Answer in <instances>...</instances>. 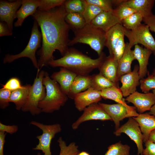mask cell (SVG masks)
Returning <instances> with one entry per match:
<instances>
[{
	"label": "cell",
	"instance_id": "obj_24",
	"mask_svg": "<svg viewBox=\"0 0 155 155\" xmlns=\"http://www.w3.org/2000/svg\"><path fill=\"white\" fill-rule=\"evenodd\" d=\"M154 0H124V3L134 9L144 18L153 14L152 10L154 5Z\"/></svg>",
	"mask_w": 155,
	"mask_h": 155
},
{
	"label": "cell",
	"instance_id": "obj_6",
	"mask_svg": "<svg viewBox=\"0 0 155 155\" xmlns=\"http://www.w3.org/2000/svg\"><path fill=\"white\" fill-rule=\"evenodd\" d=\"M45 71L38 69L36 77L31 85L26 102L21 110L29 112L33 116L39 115L42 112L38 104L44 98L45 88L43 84Z\"/></svg>",
	"mask_w": 155,
	"mask_h": 155
},
{
	"label": "cell",
	"instance_id": "obj_29",
	"mask_svg": "<svg viewBox=\"0 0 155 155\" xmlns=\"http://www.w3.org/2000/svg\"><path fill=\"white\" fill-rule=\"evenodd\" d=\"M65 20L69 25L70 28L72 29L73 31L80 29L86 24L82 14L80 13H66Z\"/></svg>",
	"mask_w": 155,
	"mask_h": 155
},
{
	"label": "cell",
	"instance_id": "obj_34",
	"mask_svg": "<svg viewBox=\"0 0 155 155\" xmlns=\"http://www.w3.org/2000/svg\"><path fill=\"white\" fill-rule=\"evenodd\" d=\"M86 4L82 15L86 24H90L92 21L103 11L96 5L86 3Z\"/></svg>",
	"mask_w": 155,
	"mask_h": 155
},
{
	"label": "cell",
	"instance_id": "obj_38",
	"mask_svg": "<svg viewBox=\"0 0 155 155\" xmlns=\"http://www.w3.org/2000/svg\"><path fill=\"white\" fill-rule=\"evenodd\" d=\"M88 4L96 5L103 11H113V6L114 5L113 0H85Z\"/></svg>",
	"mask_w": 155,
	"mask_h": 155
},
{
	"label": "cell",
	"instance_id": "obj_50",
	"mask_svg": "<svg viewBox=\"0 0 155 155\" xmlns=\"http://www.w3.org/2000/svg\"><path fill=\"white\" fill-rule=\"evenodd\" d=\"M152 74H154V75H155V69L153 71Z\"/></svg>",
	"mask_w": 155,
	"mask_h": 155
},
{
	"label": "cell",
	"instance_id": "obj_47",
	"mask_svg": "<svg viewBox=\"0 0 155 155\" xmlns=\"http://www.w3.org/2000/svg\"><path fill=\"white\" fill-rule=\"evenodd\" d=\"M148 140L155 143V129L152 131L150 133Z\"/></svg>",
	"mask_w": 155,
	"mask_h": 155
},
{
	"label": "cell",
	"instance_id": "obj_33",
	"mask_svg": "<svg viewBox=\"0 0 155 155\" xmlns=\"http://www.w3.org/2000/svg\"><path fill=\"white\" fill-rule=\"evenodd\" d=\"M130 147L120 141L110 145L104 155H129Z\"/></svg>",
	"mask_w": 155,
	"mask_h": 155
},
{
	"label": "cell",
	"instance_id": "obj_32",
	"mask_svg": "<svg viewBox=\"0 0 155 155\" xmlns=\"http://www.w3.org/2000/svg\"><path fill=\"white\" fill-rule=\"evenodd\" d=\"M57 141L60 148L59 155H77L79 153L78 147L75 142L67 146L62 137H60Z\"/></svg>",
	"mask_w": 155,
	"mask_h": 155
},
{
	"label": "cell",
	"instance_id": "obj_22",
	"mask_svg": "<svg viewBox=\"0 0 155 155\" xmlns=\"http://www.w3.org/2000/svg\"><path fill=\"white\" fill-rule=\"evenodd\" d=\"M125 30L121 24H118L106 32L105 46L108 49L109 55H113L119 39L125 35Z\"/></svg>",
	"mask_w": 155,
	"mask_h": 155
},
{
	"label": "cell",
	"instance_id": "obj_21",
	"mask_svg": "<svg viewBox=\"0 0 155 155\" xmlns=\"http://www.w3.org/2000/svg\"><path fill=\"white\" fill-rule=\"evenodd\" d=\"M138 123L143 136V142L148 140L150 133L155 129V116L149 113H140L133 117Z\"/></svg>",
	"mask_w": 155,
	"mask_h": 155
},
{
	"label": "cell",
	"instance_id": "obj_27",
	"mask_svg": "<svg viewBox=\"0 0 155 155\" xmlns=\"http://www.w3.org/2000/svg\"><path fill=\"white\" fill-rule=\"evenodd\" d=\"M102 98L112 100L117 103L121 104L127 107L133 109L135 107L128 105L123 98V95L120 89L116 86H113L101 91Z\"/></svg>",
	"mask_w": 155,
	"mask_h": 155
},
{
	"label": "cell",
	"instance_id": "obj_1",
	"mask_svg": "<svg viewBox=\"0 0 155 155\" xmlns=\"http://www.w3.org/2000/svg\"><path fill=\"white\" fill-rule=\"evenodd\" d=\"M63 5L49 11L37 9L32 15L40 28L42 35V46L37 53L40 56L38 69L40 70L54 59L53 53L55 50L63 56L69 49L70 28L65 20L66 13Z\"/></svg>",
	"mask_w": 155,
	"mask_h": 155
},
{
	"label": "cell",
	"instance_id": "obj_37",
	"mask_svg": "<svg viewBox=\"0 0 155 155\" xmlns=\"http://www.w3.org/2000/svg\"><path fill=\"white\" fill-rule=\"evenodd\" d=\"M65 0H39L40 3L38 10L49 11L56 7L63 5Z\"/></svg>",
	"mask_w": 155,
	"mask_h": 155
},
{
	"label": "cell",
	"instance_id": "obj_7",
	"mask_svg": "<svg viewBox=\"0 0 155 155\" xmlns=\"http://www.w3.org/2000/svg\"><path fill=\"white\" fill-rule=\"evenodd\" d=\"M30 123L38 127L42 131L41 135L36 137L39 142L32 150H41L44 155H52L50 148L51 141L56 134L61 131V125L58 123L46 125L35 121H32Z\"/></svg>",
	"mask_w": 155,
	"mask_h": 155
},
{
	"label": "cell",
	"instance_id": "obj_12",
	"mask_svg": "<svg viewBox=\"0 0 155 155\" xmlns=\"http://www.w3.org/2000/svg\"><path fill=\"white\" fill-rule=\"evenodd\" d=\"M131 103L140 113L150 111L155 104V94L149 92L142 93L137 91L130 94L125 99Z\"/></svg>",
	"mask_w": 155,
	"mask_h": 155
},
{
	"label": "cell",
	"instance_id": "obj_14",
	"mask_svg": "<svg viewBox=\"0 0 155 155\" xmlns=\"http://www.w3.org/2000/svg\"><path fill=\"white\" fill-rule=\"evenodd\" d=\"M102 98L101 91L90 87L85 91L77 94L73 100L76 108L81 111L91 104L98 103Z\"/></svg>",
	"mask_w": 155,
	"mask_h": 155
},
{
	"label": "cell",
	"instance_id": "obj_46",
	"mask_svg": "<svg viewBox=\"0 0 155 155\" xmlns=\"http://www.w3.org/2000/svg\"><path fill=\"white\" fill-rule=\"evenodd\" d=\"M7 133L0 131V155H4L3 150Z\"/></svg>",
	"mask_w": 155,
	"mask_h": 155
},
{
	"label": "cell",
	"instance_id": "obj_16",
	"mask_svg": "<svg viewBox=\"0 0 155 155\" xmlns=\"http://www.w3.org/2000/svg\"><path fill=\"white\" fill-rule=\"evenodd\" d=\"M90 24L106 32L117 24H122V22L115 15L113 11H103L92 21Z\"/></svg>",
	"mask_w": 155,
	"mask_h": 155
},
{
	"label": "cell",
	"instance_id": "obj_8",
	"mask_svg": "<svg viewBox=\"0 0 155 155\" xmlns=\"http://www.w3.org/2000/svg\"><path fill=\"white\" fill-rule=\"evenodd\" d=\"M125 36L127 37L129 40L128 43L132 47L141 44L151 50L155 55V41L147 25L142 24L131 30L126 29Z\"/></svg>",
	"mask_w": 155,
	"mask_h": 155
},
{
	"label": "cell",
	"instance_id": "obj_31",
	"mask_svg": "<svg viewBox=\"0 0 155 155\" xmlns=\"http://www.w3.org/2000/svg\"><path fill=\"white\" fill-rule=\"evenodd\" d=\"M144 17L137 12L135 13L123 20L122 24L126 29L131 30L134 29L142 24Z\"/></svg>",
	"mask_w": 155,
	"mask_h": 155
},
{
	"label": "cell",
	"instance_id": "obj_39",
	"mask_svg": "<svg viewBox=\"0 0 155 155\" xmlns=\"http://www.w3.org/2000/svg\"><path fill=\"white\" fill-rule=\"evenodd\" d=\"M124 36L123 35L120 38L112 55L118 62L122 57L125 48L126 43L124 41Z\"/></svg>",
	"mask_w": 155,
	"mask_h": 155
},
{
	"label": "cell",
	"instance_id": "obj_30",
	"mask_svg": "<svg viewBox=\"0 0 155 155\" xmlns=\"http://www.w3.org/2000/svg\"><path fill=\"white\" fill-rule=\"evenodd\" d=\"M86 4L85 0H69L66 1L63 6L66 13H75L82 14Z\"/></svg>",
	"mask_w": 155,
	"mask_h": 155
},
{
	"label": "cell",
	"instance_id": "obj_36",
	"mask_svg": "<svg viewBox=\"0 0 155 155\" xmlns=\"http://www.w3.org/2000/svg\"><path fill=\"white\" fill-rule=\"evenodd\" d=\"M146 78L141 79L140 81V88L142 92L145 93L149 92L151 90H155V75L153 74H148Z\"/></svg>",
	"mask_w": 155,
	"mask_h": 155
},
{
	"label": "cell",
	"instance_id": "obj_25",
	"mask_svg": "<svg viewBox=\"0 0 155 155\" xmlns=\"http://www.w3.org/2000/svg\"><path fill=\"white\" fill-rule=\"evenodd\" d=\"M91 75H77L74 80L67 96L73 99L77 94L87 90L91 86Z\"/></svg>",
	"mask_w": 155,
	"mask_h": 155
},
{
	"label": "cell",
	"instance_id": "obj_35",
	"mask_svg": "<svg viewBox=\"0 0 155 155\" xmlns=\"http://www.w3.org/2000/svg\"><path fill=\"white\" fill-rule=\"evenodd\" d=\"M123 1L113 10L115 15L121 22L127 17L136 12L134 9L124 3Z\"/></svg>",
	"mask_w": 155,
	"mask_h": 155
},
{
	"label": "cell",
	"instance_id": "obj_11",
	"mask_svg": "<svg viewBox=\"0 0 155 155\" xmlns=\"http://www.w3.org/2000/svg\"><path fill=\"white\" fill-rule=\"evenodd\" d=\"M92 120H112L99 103H95L89 105L83 111L82 115L72 123V128L76 130L81 123Z\"/></svg>",
	"mask_w": 155,
	"mask_h": 155
},
{
	"label": "cell",
	"instance_id": "obj_2",
	"mask_svg": "<svg viewBox=\"0 0 155 155\" xmlns=\"http://www.w3.org/2000/svg\"><path fill=\"white\" fill-rule=\"evenodd\" d=\"M106 56L103 52L98 57L93 59L74 48L69 49L66 53L60 58L53 59L49 65L52 67L66 68L77 75H87L93 70L99 68Z\"/></svg>",
	"mask_w": 155,
	"mask_h": 155
},
{
	"label": "cell",
	"instance_id": "obj_23",
	"mask_svg": "<svg viewBox=\"0 0 155 155\" xmlns=\"http://www.w3.org/2000/svg\"><path fill=\"white\" fill-rule=\"evenodd\" d=\"M131 48L128 43H126L124 53L118 62L117 77L119 80L121 76L131 71V64L135 59Z\"/></svg>",
	"mask_w": 155,
	"mask_h": 155
},
{
	"label": "cell",
	"instance_id": "obj_41",
	"mask_svg": "<svg viewBox=\"0 0 155 155\" xmlns=\"http://www.w3.org/2000/svg\"><path fill=\"white\" fill-rule=\"evenodd\" d=\"M22 86L20 79L14 77L10 78L4 85H2V88L12 91L20 88Z\"/></svg>",
	"mask_w": 155,
	"mask_h": 155
},
{
	"label": "cell",
	"instance_id": "obj_52",
	"mask_svg": "<svg viewBox=\"0 0 155 155\" xmlns=\"http://www.w3.org/2000/svg\"><path fill=\"white\" fill-rule=\"evenodd\" d=\"M153 93L155 94V90H153Z\"/></svg>",
	"mask_w": 155,
	"mask_h": 155
},
{
	"label": "cell",
	"instance_id": "obj_44",
	"mask_svg": "<svg viewBox=\"0 0 155 155\" xmlns=\"http://www.w3.org/2000/svg\"><path fill=\"white\" fill-rule=\"evenodd\" d=\"M143 21L148 26L150 30L155 33V15L152 14L149 16L144 18Z\"/></svg>",
	"mask_w": 155,
	"mask_h": 155
},
{
	"label": "cell",
	"instance_id": "obj_17",
	"mask_svg": "<svg viewBox=\"0 0 155 155\" xmlns=\"http://www.w3.org/2000/svg\"><path fill=\"white\" fill-rule=\"evenodd\" d=\"M77 75L73 71L61 67L59 71L54 72L51 78L59 84L62 91L67 95L72 83Z\"/></svg>",
	"mask_w": 155,
	"mask_h": 155
},
{
	"label": "cell",
	"instance_id": "obj_5",
	"mask_svg": "<svg viewBox=\"0 0 155 155\" xmlns=\"http://www.w3.org/2000/svg\"><path fill=\"white\" fill-rule=\"evenodd\" d=\"M37 22L34 20L30 39L27 46L23 51L18 54L5 55L3 61L4 63H11L20 58L27 57L30 59L36 68L38 69V62L36 56V53L37 49L40 47L42 40V34L39 30Z\"/></svg>",
	"mask_w": 155,
	"mask_h": 155
},
{
	"label": "cell",
	"instance_id": "obj_18",
	"mask_svg": "<svg viewBox=\"0 0 155 155\" xmlns=\"http://www.w3.org/2000/svg\"><path fill=\"white\" fill-rule=\"evenodd\" d=\"M118 62L113 56L109 55L98 68L99 73L118 86Z\"/></svg>",
	"mask_w": 155,
	"mask_h": 155
},
{
	"label": "cell",
	"instance_id": "obj_43",
	"mask_svg": "<svg viewBox=\"0 0 155 155\" xmlns=\"http://www.w3.org/2000/svg\"><path fill=\"white\" fill-rule=\"evenodd\" d=\"M18 127L16 125H7L0 122V131L4 132L10 134H13L18 130Z\"/></svg>",
	"mask_w": 155,
	"mask_h": 155
},
{
	"label": "cell",
	"instance_id": "obj_51",
	"mask_svg": "<svg viewBox=\"0 0 155 155\" xmlns=\"http://www.w3.org/2000/svg\"><path fill=\"white\" fill-rule=\"evenodd\" d=\"M37 155H42L40 153L38 152L37 153Z\"/></svg>",
	"mask_w": 155,
	"mask_h": 155
},
{
	"label": "cell",
	"instance_id": "obj_20",
	"mask_svg": "<svg viewBox=\"0 0 155 155\" xmlns=\"http://www.w3.org/2000/svg\"><path fill=\"white\" fill-rule=\"evenodd\" d=\"M133 51L135 59L139 63V76L140 79L144 78L148 73L147 65L150 57L152 52L150 50L138 44L135 45Z\"/></svg>",
	"mask_w": 155,
	"mask_h": 155
},
{
	"label": "cell",
	"instance_id": "obj_42",
	"mask_svg": "<svg viewBox=\"0 0 155 155\" xmlns=\"http://www.w3.org/2000/svg\"><path fill=\"white\" fill-rule=\"evenodd\" d=\"M144 143L145 148L143 150V155H155V143L149 140Z\"/></svg>",
	"mask_w": 155,
	"mask_h": 155
},
{
	"label": "cell",
	"instance_id": "obj_26",
	"mask_svg": "<svg viewBox=\"0 0 155 155\" xmlns=\"http://www.w3.org/2000/svg\"><path fill=\"white\" fill-rule=\"evenodd\" d=\"M31 86L30 84L22 86L21 88L12 91L9 102L15 104L17 110H21L25 104Z\"/></svg>",
	"mask_w": 155,
	"mask_h": 155
},
{
	"label": "cell",
	"instance_id": "obj_49",
	"mask_svg": "<svg viewBox=\"0 0 155 155\" xmlns=\"http://www.w3.org/2000/svg\"><path fill=\"white\" fill-rule=\"evenodd\" d=\"M77 155H90V154L86 152L82 151L79 153Z\"/></svg>",
	"mask_w": 155,
	"mask_h": 155
},
{
	"label": "cell",
	"instance_id": "obj_40",
	"mask_svg": "<svg viewBox=\"0 0 155 155\" xmlns=\"http://www.w3.org/2000/svg\"><path fill=\"white\" fill-rule=\"evenodd\" d=\"M12 91L2 88L0 89V108L4 109L9 105V99Z\"/></svg>",
	"mask_w": 155,
	"mask_h": 155
},
{
	"label": "cell",
	"instance_id": "obj_45",
	"mask_svg": "<svg viewBox=\"0 0 155 155\" xmlns=\"http://www.w3.org/2000/svg\"><path fill=\"white\" fill-rule=\"evenodd\" d=\"M12 31L8 27L7 24L5 22H0V36H11Z\"/></svg>",
	"mask_w": 155,
	"mask_h": 155
},
{
	"label": "cell",
	"instance_id": "obj_3",
	"mask_svg": "<svg viewBox=\"0 0 155 155\" xmlns=\"http://www.w3.org/2000/svg\"><path fill=\"white\" fill-rule=\"evenodd\" d=\"M43 84L46 90L45 96L38 104L42 112L50 113L59 110L68 100V97L61 90L59 84L45 72Z\"/></svg>",
	"mask_w": 155,
	"mask_h": 155
},
{
	"label": "cell",
	"instance_id": "obj_10",
	"mask_svg": "<svg viewBox=\"0 0 155 155\" xmlns=\"http://www.w3.org/2000/svg\"><path fill=\"white\" fill-rule=\"evenodd\" d=\"M124 133L127 135L136 144L137 155H143V136L139 125L133 117H130L127 122L114 132L117 136Z\"/></svg>",
	"mask_w": 155,
	"mask_h": 155
},
{
	"label": "cell",
	"instance_id": "obj_15",
	"mask_svg": "<svg viewBox=\"0 0 155 155\" xmlns=\"http://www.w3.org/2000/svg\"><path fill=\"white\" fill-rule=\"evenodd\" d=\"M139 70V66L135 65L132 71L122 75L120 78L122 83L120 89L123 96L127 97L136 91L140 80Z\"/></svg>",
	"mask_w": 155,
	"mask_h": 155
},
{
	"label": "cell",
	"instance_id": "obj_13",
	"mask_svg": "<svg viewBox=\"0 0 155 155\" xmlns=\"http://www.w3.org/2000/svg\"><path fill=\"white\" fill-rule=\"evenodd\" d=\"M22 2V0L12 1L4 0L0 1V21L6 23L12 31L16 13L21 6Z\"/></svg>",
	"mask_w": 155,
	"mask_h": 155
},
{
	"label": "cell",
	"instance_id": "obj_9",
	"mask_svg": "<svg viewBox=\"0 0 155 155\" xmlns=\"http://www.w3.org/2000/svg\"><path fill=\"white\" fill-rule=\"evenodd\" d=\"M98 103L114 121L116 130L120 127L121 120L126 118L137 117L139 114L137 113L136 108H129L120 103Z\"/></svg>",
	"mask_w": 155,
	"mask_h": 155
},
{
	"label": "cell",
	"instance_id": "obj_4",
	"mask_svg": "<svg viewBox=\"0 0 155 155\" xmlns=\"http://www.w3.org/2000/svg\"><path fill=\"white\" fill-rule=\"evenodd\" d=\"M73 31L75 36L69 40V46L83 43L89 45L97 52L99 56L103 52L106 40L105 32L91 24H86L83 28Z\"/></svg>",
	"mask_w": 155,
	"mask_h": 155
},
{
	"label": "cell",
	"instance_id": "obj_48",
	"mask_svg": "<svg viewBox=\"0 0 155 155\" xmlns=\"http://www.w3.org/2000/svg\"><path fill=\"white\" fill-rule=\"evenodd\" d=\"M148 113L155 116V104L152 107Z\"/></svg>",
	"mask_w": 155,
	"mask_h": 155
},
{
	"label": "cell",
	"instance_id": "obj_28",
	"mask_svg": "<svg viewBox=\"0 0 155 155\" xmlns=\"http://www.w3.org/2000/svg\"><path fill=\"white\" fill-rule=\"evenodd\" d=\"M91 87L98 91H101L113 86L119 88L117 85L99 73L91 75Z\"/></svg>",
	"mask_w": 155,
	"mask_h": 155
},
{
	"label": "cell",
	"instance_id": "obj_19",
	"mask_svg": "<svg viewBox=\"0 0 155 155\" xmlns=\"http://www.w3.org/2000/svg\"><path fill=\"white\" fill-rule=\"evenodd\" d=\"M39 3V0H22V5L16 14L15 18L17 20L14 26H22L25 19L30 15L32 16L37 10Z\"/></svg>",
	"mask_w": 155,
	"mask_h": 155
}]
</instances>
